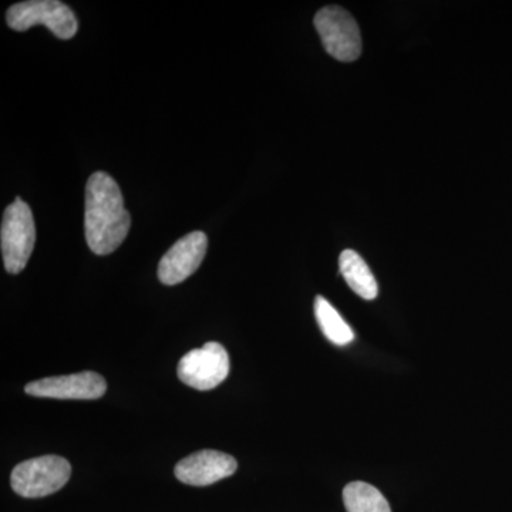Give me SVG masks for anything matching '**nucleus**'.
Instances as JSON below:
<instances>
[{"mask_svg":"<svg viewBox=\"0 0 512 512\" xmlns=\"http://www.w3.org/2000/svg\"><path fill=\"white\" fill-rule=\"evenodd\" d=\"M315 315L320 330L330 342L338 346H346L355 339V333L348 323L323 296H316Z\"/></svg>","mask_w":512,"mask_h":512,"instance_id":"12","label":"nucleus"},{"mask_svg":"<svg viewBox=\"0 0 512 512\" xmlns=\"http://www.w3.org/2000/svg\"><path fill=\"white\" fill-rule=\"evenodd\" d=\"M234 457L217 450H202L183 458L175 466V477L192 487H207L231 477L237 471Z\"/></svg>","mask_w":512,"mask_h":512,"instance_id":"9","label":"nucleus"},{"mask_svg":"<svg viewBox=\"0 0 512 512\" xmlns=\"http://www.w3.org/2000/svg\"><path fill=\"white\" fill-rule=\"evenodd\" d=\"M208 238L204 232L195 231L178 239L158 264V279L164 285H177L190 278L204 261Z\"/></svg>","mask_w":512,"mask_h":512,"instance_id":"8","label":"nucleus"},{"mask_svg":"<svg viewBox=\"0 0 512 512\" xmlns=\"http://www.w3.org/2000/svg\"><path fill=\"white\" fill-rule=\"evenodd\" d=\"M343 503L348 512H392L384 495L373 485L353 481L343 490Z\"/></svg>","mask_w":512,"mask_h":512,"instance_id":"11","label":"nucleus"},{"mask_svg":"<svg viewBox=\"0 0 512 512\" xmlns=\"http://www.w3.org/2000/svg\"><path fill=\"white\" fill-rule=\"evenodd\" d=\"M10 29L25 32L33 26L45 25L56 37L72 39L79 29L76 16L59 0H28L10 6L6 13Z\"/></svg>","mask_w":512,"mask_h":512,"instance_id":"4","label":"nucleus"},{"mask_svg":"<svg viewBox=\"0 0 512 512\" xmlns=\"http://www.w3.org/2000/svg\"><path fill=\"white\" fill-rule=\"evenodd\" d=\"M106 390V380L96 372L46 377L30 382L25 387L29 396L60 400H96L103 397Z\"/></svg>","mask_w":512,"mask_h":512,"instance_id":"7","label":"nucleus"},{"mask_svg":"<svg viewBox=\"0 0 512 512\" xmlns=\"http://www.w3.org/2000/svg\"><path fill=\"white\" fill-rule=\"evenodd\" d=\"M177 373L181 382L192 389L201 392L215 389L228 377L227 350L217 342L205 343L202 348L191 350L181 357Z\"/></svg>","mask_w":512,"mask_h":512,"instance_id":"6","label":"nucleus"},{"mask_svg":"<svg viewBox=\"0 0 512 512\" xmlns=\"http://www.w3.org/2000/svg\"><path fill=\"white\" fill-rule=\"evenodd\" d=\"M322 45L330 56L340 62H355L362 55V36L356 20L348 10L326 6L315 16Z\"/></svg>","mask_w":512,"mask_h":512,"instance_id":"5","label":"nucleus"},{"mask_svg":"<svg viewBox=\"0 0 512 512\" xmlns=\"http://www.w3.org/2000/svg\"><path fill=\"white\" fill-rule=\"evenodd\" d=\"M72 476L66 458L42 456L30 458L13 468L10 485L23 498H42L62 490Z\"/></svg>","mask_w":512,"mask_h":512,"instance_id":"3","label":"nucleus"},{"mask_svg":"<svg viewBox=\"0 0 512 512\" xmlns=\"http://www.w3.org/2000/svg\"><path fill=\"white\" fill-rule=\"evenodd\" d=\"M131 227L119 184L109 174L97 171L86 185L84 231L96 255H109L126 239Z\"/></svg>","mask_w":512,"mask_h":512,"instance_id":"1","label":"nucleus"},{"mask_svg":"<svg viewBox=\"0 0 512 512\" xmlns=\"http://www.w3.org/2000/svg\"><path fill=\"white\" fill-rule=\"evenodd\" d=\"M340 274L345 278L356 295L366 301H373L379 293V286L365 259L352 249H346L339 258Z\"/></svg>","mask_w":512,"mask_h":512,"instance_id":"10","label":"nucleus"},{"mask_svg":"<svg viewBox=\"0 0 512 512\" xmlns=\"http://www.w3.org/2000/svg\"><path fill=\"white\" fill-rule=\"evenodd\" d=\"M36 242L35 220L25 201L16 198L3 212L0 247L9 274H20L28 265Z\"/></svg>","mask_w":512,"mask_h":512,"instance_id":"2","label":"nucleus"}]
</instances>
